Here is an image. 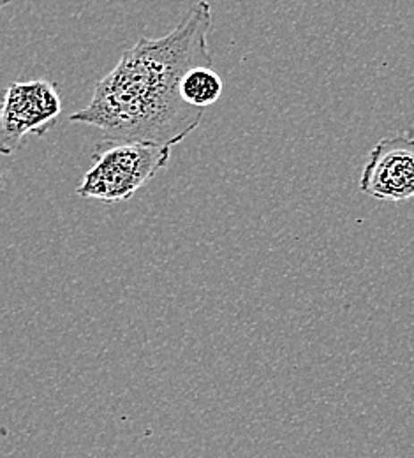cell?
Returning <instances> with one entry per match:
<instances>
[{
  "label": "cell",
  "mask_w": 414,
  "mask_h": 458,
  "mask_svg": "<svg viewBox=\"0 0 414 458\" xmlns=\"http://www.w3.org/2000/svg\"><path fill=\"white\" fill-rule=\"evenodd\" d=\"M224 92V83L212 65H198L185 72L180 81L182 99L198 110H205L219 101Z\"/></svg>",
  "instance_id": "cell-5"
},
{
  "label": "cell",
  "mask_w": 414,
  "mask_h": 458,
  "mask_svg": "<svg viewBox=\"0 0 414 458\" xmlns=\"http://www.w3.org/2000/svg\"><path fill=\"white\" fill-rule=\"evenodd\" d=\"M62 101L48 80L14 81L7 87L0 114V152L14 154L25 136H45L57 122Z\"/></svg>",
  "instance_id": "cell-3"
},
{
  "label": "cell",
  "mask_w": 414,
  "mask_h": 458,
  "mask_svg": "<svg viewBox=\"0 0 414 458\" xmlns=\"http://www.w3.org/2000/svg\"><path fill=\"white\" fill-rule=\"evenodd\" d=\"M172 148L148 141L108 138L96 145L92 168L83 174L76 194L105 203L127 201L168 166Z\"/></svg>",
  "instance_id": "cell-2"
},
{
  "label": "cell",
  "mask_w": 414,
  "mask_h": 458,
  "mask_svg": "<svg viewBox=\"0 0 414 458\" xmlns=\"http://www.w3.org/2000/svg\"><path fill=\"white\" fill-rule=\"evenodd\" d=\"M210 27L212 5L198 0L170 34L139 38L96 83L90 103L69 120L94 125L112 140L175 147L205 114L182 99L180 81L189 69L212 65Z\"/></svg>",
  "instance_id": "cell-1"
},
{
  "label": "cell",
  "mask_w": 414,
  "mask_h": 458,
  "mask_svg": "<svg viewBox=\"0 0 414 458\" xmlns=\"http://www.w3.org/2000/svg\"><path fill=\"white\" fill-rule=\"evenodd\" d=\"M359 191L374 199L402 203L414 198V134L383 138L370 150L359 176Z\"/></svg>",
  "instance_id": "cell-4"
},
{
  "label": "cell",
  "mask_w": 414,
  "mask_h": 458,
  "mask_svg": "<svg viewBox=\"0 0 414 458\" xmlns=\"http://www.w3.org/2000/svg\"><path fill=\"white\" fill-rule=\"evenodd\" d=\"M9 2H11V0H0V5H2V7H5Z\"/></svg>",
  "instance_id": "cell-6"
}]
</instances>
